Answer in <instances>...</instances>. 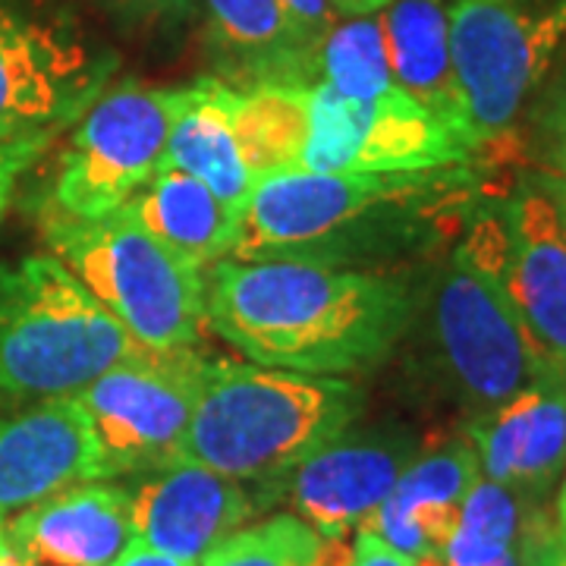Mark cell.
<instances>
[{
  "label": "cell",
  "mask_w": 566,
  "mask_h": 566,
  "mask_svg": "<svg viewBox=\"0 0 566 566\" xmlns=\"http://www.w3.org/2000/svg\"><path fill=\"white\" fill-rule=\"evenodd\" d=\"M133 218L199 271L233 255L243 214L182 170H158L126 202Z\"/></svg>",
  "instance_id": "44dd1931"
},
{
  "label": "cell",
  "mask_w": 566,
  "mask_h": 566,
  "mask_svg": "<svg viewBox=\"0 0 566 566\" xmlns=\"http://www.w3.org/2000/svg\"><path fill=\"white\" fill-rule=\"evenodd\" d=\"M0 566H35L32 560H25L22 554H17L13 547L7 545V551H0Z\"/></svg>",
  "instance_id": "d590c367"
},
{
  "label": "cell",
  "mask_w": 566,
  "mask_h": 566,
  "mask_svg": "<svg viewBox=\"0 0 566 566\" xmlns=\"http://www.w3.org/2000/svg\"><path fill=\"white\" fill-rule=\"evenodd\" d=\"M532 164L547 199L566 221V51L538 88L532 120Z\"/></svg>",
  "instance_id": "4316f807"
},
{
  "label": "cell",
  "mask_w": 566,
  "mask_h": 566,
  "mask_svg": "<svg viewBox=\"0 0 566 566\" xmlns=\"http://www.w3.org/2000/svg\"><path fill=\"white\" fill-rule=\"evenodd\" d=\"M416 453V434L400 424L363 431L346 428L277 482L255 488V510L286 501L322 538L340 542L371 523L375 510L385 504Z\"/></svg>",
  "instance_id": "7c38bea8"
},
{
  "label": "cell",
  "mask_w": 566,
  "mask_h": 566,
  "mask_svg": "<svg viewBox=\"0 0 566 566\" xmlns=\"http://www.w3.org/2000/svg\"><path fill=\"white\" fill-rule=\"evenodd\" d=\"M318 82L356 102H375L397 88L378 17H353L334 25L318 54Z\"/></svg>",
  "instance_id": "cb8c5ba5"
},
{
  "label": "cell",
  "mask_w": 566,
  "mask_h": 566,
  "mask_svg": "<svg viewBox=\"0 0 566 566\" xmlns=\"http://www.w3.org/2000/svg\"><path fill=\"white\" fill-rule=\"evenodd\" d=\"M469 151L424 107L394 88L356 102L315 82L308 88V139L300 170L412 174L469 164Z\"/></svg>",
  "instance_id": "8fae6325"
},
{
  "label": "cell",
  "mask_w": 566,
  "mask_h": 566,
  "mask_svg": "<svg viewBox=\"0 0 566 566\" xmlns=\"http://www.w3.org/2000/svg\"><path fill=\"white\" fill-rule=\"evenodd\" d=\"M180 104L182 88H104L61 155L48 214L92 221L123 208L158 174Z\"/></svg>",
  "instance_id": "ba28073f"
},
{
  "label": "cell",
  "mask_w": 566,
  "mask_h": 566,
  "mask_svg": "<svg viewBox=\"0 0 566 566\" xmlns=\"http://www.w3.org/2000/svg\"><path fill=\"white\" fill-rule=\"evenodd\" d=\"M497 566H520V551H516V554H510V557H506V560H501Z\"/></svg>",
  "instance_id": "74e56055"
},
{
  "label": "cell",
  "mask_w": 566,
  "mask_h": 566,
  "mask_svg": "<svg viewBox=\"0 0 566 566\" xmlns=\"http://www.w3.org/2000/svg\"><path fill=\"white\" fill-rule=\"evenodd\" d=\"M133 542L199 566L255 510L252 491L221 472L192 460H170L142 472L129 488Z\"/></svg>",
  "instance_id": "4fadbf2b"
},
{
  "label": "cell",
  "mask_w": 566,
  "mask_h": 566,
  "mask_svg": "<svg viewBox=\"0 0 566 566\" xmlns=\"http://www.w3.org/2000/svg\"><path fill=\"white\" fill-rule=\"evenodd\" d=\"M0 551H7V513L0 510Z\"/></svg>",
  "instance_id": "8d00e7d4"
},
{
  "label": "cell",
  "mask_w": 566,
  "mask_h": 566,
  "mask_svg": "<svg viewBox=\"0 0 566 566\" xmlns=\"http://www.w3.org/2000/svg\"><path fill=\"white\" fill-rule=\"evenodd\" d=\"M460 182V167L412 174L286 170L252 182L230 259L353 264L412 240L424 205Z\"/></svg>",
  "instance_id": "3957f363"
},
{
  "label": "cell",
  "mask_w": 566,
  "mask_h": 566,
  "mask_svg": "<svg viewBox=\"0 0 566 566\" xmlns=\"http://www.w3.org/2000/svg\"><path fill=\"white\" fill-rule=\"evenodd\" d=\"M416 315L403 277L337 264L223 262L205 277V322L249 363L344 378L385 363Z\"/></svg>",
  "instance_id": "6da1fadb"
},
{
  "label": "cell",
  "mask_w": 566,
  "mask_h": 566,
  "mask_svg": "<svg viewBox=\"0 0 566 566\" xmlns=\"http://www.w3.org/2000/svg\"><path fill=\"white\" fill-rule=\"evenodd\" d=\"M394 85L424 107L469 155L475 136L450 54V25L441 0H390L378 17Z\"/></svg>",
  "instance_id": "ac0fdd59"
},
{
  "label": "cell",
  "mask_w": 566,
  "mask_h": 566,
  "mask_svg": "<svg viewBox=\"0 0 566 566\" xmlns=\"http://www.w3.org/2000/svg\"><path fill=\"white\" fill-rule=\"evenodd\" d=\"M57 133L61 129H41V133L20 136V139L0 142V221H3L7 208L13 202V192L25 177V170L44 158V151L51 148Z\"/></svg>",
  "instance_id": "83f0119b"
},
{
  "label": "cell",
  "mask_w": 566,
  "mask_h": 566,
  "mask_svg": "<svg viewBox=\"0 0 566 566\" xmlns=\"http://www.w3.org/2000/svg\"><path fill=\"white\" fill-rule=\"evenodd\" d=\"M554 528H557V542H560V554H564L566 564V482L560 488V497H557V520H554Z\"/></svg>",
  "instance_id": "e575fe53"
},
{
  "label": "cell",
  "mask_w": 566,
  "mask_h": 566,
  "mask_svg": "<svg viewBox=\"0 0 566 566\" xmlns=\"http://www.w3.org/2000/svg\"><path fill=\"white\" fill-rule=\"evenodd\" d=\"M111 566H192L186 564V560H177V557H170V554H161V551H151V547L145 545H133L123 551L120 557L114 560Z\"/></svg>",
  "instance_id": "d6a6232c"
},
{
  "label": "cell",
  "mask_w": 566,
  "mask_h": 566,
  "mask_svg": "<svg viewBox=\"0 0 566 566\" xmlns=\"http://www.w3.org/2000/svg\"><path fill=\"white\" fill-rule=\"evenodd\" d=\"M202 356L192 349L117 365L76 394L88 419L98 482L142 475L180 457L199 390Z\"/></svg>",
  "instance_id": "30bf717a"
},
{
  "label": "cell",
  "mask_w": 566,
  "mask_h": 566,
  "mask_svg": "<svg viewBox=\"0 0 566 566\" xmlns=\"http://www.w3.org/2000/svg\"><path fill=\"white\" fill-rule=\"evenodd\" d=\"M363 409L365 394L349 378L202 359L180 457L243 485H271L353 428Z\"/></svg>",
  "instance_id": "7a4b0ae2"
},
{
  "label": "cell",
  "mask_w": 566,
  "mask_h": 566,
  "mask_svg": "<svg viewBox=\"0 0 566 566\" xmlns=\"http://www.w3.org/2000/svg\"><path fill=\"white\" fill-rule=\"evenodd\" d=\"M233 102L237 88L214 76L182 85L180 114L170 126V139L158 170H182L196 177L243 214L252 192V177L245 170L233 133Z\"/></svg>",
  "instance_id": "ffe728a7"
},
{
  "label": "cell",
  "mask_w": 566,
  "mask_h": 566,
  "mask_svg": "<svg viewBox=\"0 0 566 566\" xmlns=\"http://www.w3.org/2000/svg\"><path fill=\"white\" fill-rule=\"evenodd\" d=\"M114 70L117 54L76 22L0 0V142L76 123Z\"/></svg>",
  "instance_id": "9c48e42d"
},
{
  "label": "cell",
  "mask_w": 566,
  "mask_h": 566,
  "mask_svg": "<svg viewBox=\"0 0 566 566\" xmlns=\"http://www.w3.org/2000/svg\"><path fill=\"white\" fill-rule=\"evenodd\" d=\"M566 465L564 371H547L532 385L526 441L516 463L513 491L523 501H538L557 485Z\"/></svg>",
  "instance_id": "d4e9b609"
},
{
  "label": "cell",
  "mask_w": 566,
  "mask_h": 566,
  "mask_svg": "<svg viewBox=\"0 0 566 566\" xmlns=\"http://www.w3.org/2000/svg\"><path fill=\"white\" fill-rule=\"evenodd\" d=\"M286 13V20L293 22V29L300 32V39L315 51L322 54L324 39L334 32L337 25V7L331 0H277Z\"/></svg>",
  "instance_id": "f546056e"
},
{
  "label": "cell",
  "mask_w": 566,
  "mask_h": 566,
  "mask_svg": "<svg viewBox=\"0 0 566 566\" xmlns=\"http://www.w3.org/2000/svg\"><path fill=\"white\" fill-rule=\"evenodd\" d=\"M479 479L482 469L469 438L447 441L424 453L419 450L365 528L406 560L441 554L457 528L465 494Z\"/></svg>",
  "instance_id": "e0dca14e"
},
{
  "label": "cell",
  "mask_w": 566,
  "mask_h": 566,
  "mask_svg": "<svg viewBox=\"0 0 566 566\" xmlns=\"http://www.w3.org/2000/svg\"><path fill=\"white\" fill-rule=\"evenodd\" d=\"M520 566H566L560 542H557V528L535 506H526V516H523Z\"/></svg>",
  "instance_id": "f1b7e54d"
},
{
  "label": "cell",
  "mask_w": 566,
  "mask_h": 566,
  "mask_svg": "<svg viewBox=\"0 0 566 566\" xmlns=\"http://www.w3.org/2000/svg\"><path fill=\"white\" fill-rule=\"evenodd\" d=\"M526 501L513 488L479 479L460 506L457 528L447 538V566H497L520 551Z\"/></svg>",
  "instance_id": "603a6c76"
},
{
  "label": "cell",
  "mask_w": 566,
  "mask_h": 566,
  "mask_svg": "<svg viewBox=\"0 0 566 566\" xmlns=\"http://www.w3.org/2000/svg\"><path fill=\"white\" fill-rule=\"evenodd\" d=\"M308 88L312 85H262L237 92L233 133L252 182L300 170L308 139Z\"/></svg>",
  "instance_id": "7402d4cb"
},
{
  "label": "cell",
  "mask_w": 566,
  "mask_h": 566,
  "mask_svg": "<svg viewBox=\"0 0 566 566\" xmlns=\"http://www.w3.org/2000/svg\"><path fill=\"white\" fill-rule=\"evenodd\" d=\"M44 240L148 353L174 356L199 344L205 274L158 243L126 205L92 221L48 214Z\"/></svg>",
  "instance_id": "5b68a950"
},
{
  "label": "cell",
  "mask_w": 566,
  "mask_h": 566,
  "mask_svg": "<svg viewBox=\"0 0 566 566\" xmlns=\"http://www.w3.org/2000/svg\"><path fill=\"white\" fill-rule=\"evenodd\" d=\"M497 214L513 308L545 363L566 371V221L532 177Z\"/></svg>",
  "instance_id": "5bb4252c"
},
{
  "label": "cell",
  "mask_w": 566,
  "mask_h": 566,
  "mask_svg": "<svg viewBox=\"0 0 566 566\" xmlns=\"http://www.w3.org/2000/svg\"><path fill=\"white\" fill-rule=\"evenodd\" d=\"M98 482V453L76 394L51 397L0 419V510L13 513L44 497Z\"/></svg>",
  "instance_id": "9a60e30c"
},
{
  "label": "cell",
  "mask_w": 566,
  "mask_h": 566,
  "mask_svg": "<svg viewBox=\"0 0 566 566\" xmlns=\"http://www.w3.org/2000/svg\"><path fill=\"white\" fill-rule=\"evenodd\" d=\"M346 566H412V560H406L403 554H397L394 547L385 545L371 528H359Z\"/></svg>",
  "instance_id": "4dcf8cb0"
},
{
  "label": "cell",
  "mask_w": 566,
  "mask_h": 566,
  "mask_svg": "<svg viewBox=\"0 0 566 566\" xmlns=\"http://www.w3.org/2000/svg\"><path fill=\"white\" fill-rule=\"evenodd\" d=\"M148 349L82 286L61 259L0 268V400L80 394Z\"/></svg>",
  "instance_id": "277c9868"
},
{
  "label": "cell",
  "mask_w": 566,
  "mask_h": 566,
  "mask_svg": "<svg viewBox=\"0 0 566 566\" xmlns=\"http://www.w3.org/2000/svg\"><path fill=\"white\" fill-rule=\"evenodd\" d=\"M205 10L208 41L230 88L318 82V54L300 39L277 0H205Z\"/></svg>",
  "instance_id": "d6986e66"
},
{
  "label": "cell",
  "mask_w": 566,
  "mask_h": 566,
  "mask_svg": "<svg viewBox=\"0 0 566 566\" xmlns=\"http://www.w3.org/2000/svg\"><path fill=\"white\" fill-rule=\"evenodd\" d=\"M7 545L35 566H111L133 545L129 488L82 482L20 510Z\"/></svg>",
  "instance_id": "2e32d148"
},
{
  "label": "cell",
  "mask_w": 566,
  "mask_h": 566,
  "mask_svg": "<svg viewBox=\"0 0 566 566\" xmlns=\"http://www.w3.org/2000/svg\"><path fill=\"white\" fill-rule=\"evenodd\" d=\"M337 7V13H346V17H368V13H378L385 10L390 0H331Z\"/></svg>",
  "instance_id": "836d02e7"
},
{
  "label": "cell",
  "mask_w": 566,
  "mask_h": 566,
  "mask_svg": "<svg viewBox=\"0 0 566 566\" xmlns=\"http://www.w3.org/2000/svg\"><path fill=\"white\" fill-rule=\"evenodd\" d=\"M434 349L447 381L475 416L506 403L547 371L504 283L501 214L472 223L447 259L431 305Z\"/></svg>",
  "instance_id": "8992f818"
},
{
  "label": "cell",
  "mask_w": 566,
  "mask_h": 566,
  "mask_svg": "<svg viewBox=\"0 0 566 566\" xmlns=\"http://www.w3.org/2000/svg\"><path fill=\"white\" fill-rule=\"evenodd\" d=\"M450 54L475 151L504 142L566 51V0H453Z\"/></svg>",
  "instance_id": "52a82bcc"
},
{
  "label": "cell",
  "mask_w": 566,
  "mask_h": 566,
  "mask_svg": "<svg viewBox=\"0 0 566 566\" xmlns=\"http://www.w3.org/2000/svg\"><path fill=\"white\" fill-rule=\"evenodd\" d=\"M564 397H566V371H564Z\"/></svg>",
  "instance_id": "f35d334b"
},
{
  "label": "cell",
  "mask_w": 566,
  "mask_h": 566,
  "mask_svg": "<svg viewBox=\"0 0 566 566\" xmlns=\"http://www.w3.org/2000/svg\"><path fill=\"white\" fill-rule=\"evenodd\" d=\"M334 542L322 538L296 513L237 528L211 547L199 566H331Z\"/></svg>",
  "instance_id": "484cf974"
},
{
  "label": "cell",
  "mask_w": 566,
  "mask_h": 566,
  "mask_svg": "<svg viewBox=\"0 0 566 566\" xmlns=\"http://www.w3.org/2000/svg\"><path fill=\"white\" fill-rule=\"evenodd\" d=\"M111 7H120L136 17H164V13H180L192 0H104Z\"/></svg>",
  "instance_id": "1f68e13d"
}]
</instances>
